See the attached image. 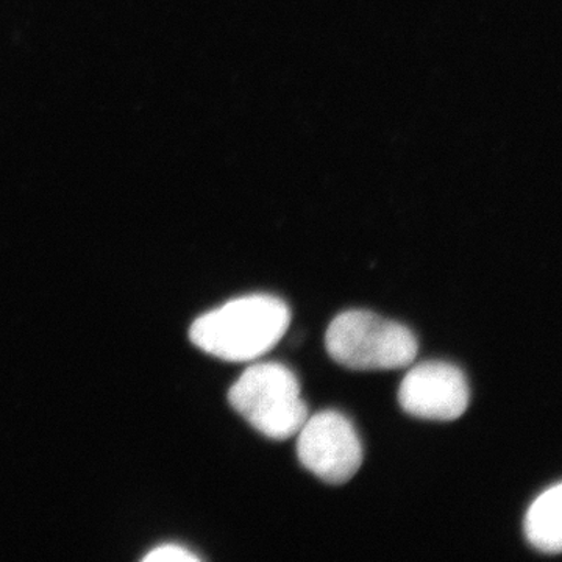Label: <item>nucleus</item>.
Wrapping results in <instances>:
<instances>
[{
    "label": "nucleus",
    "instance_id": "obj_3",
    "mask_svg": "<svg viewBox=\"0 0 562 562\" xmlns=\"http://www.w3.org/2000/svg\"><path fill=\"white\" fill-rule=\"evenodd\" d=\"M228 402L261 435L284 441L308 419L297 376L279 362L250 366L233 384Z\"/></svg>",
    "mask_w": 562,
    "mask_h": 562
},
{
    "label": "nucleus",
    "instance_id": "obj_7",
    "mask_svg": "<svg viewBox=\"0 0 562 562\" xmlns=\"http://www.w3.org/2000/svg\"><path fill=\"white\" fill-rule=\"evenodd\" d=\"M144 561L169 562V561H199V557L188 552L187 549L179 546H162L151 550L144 557Z\"/></svg>",
    "mask_w": 562,
    "mask_h": 562
},
{
    "label": "nucleus",
    "instance_id": "obj_2",
    "mask_svg": "<svg viewBox=\"0 0 562 562\" xmlns=\"http://www.w3.org/2000/svg\"><path fill=\"white\" fill-rule=\"evenodd\" d=\"M328 355L351 371H387L412 364L419 344L405 325L371 312L336 316L325 335Z\"/></svg>",
    "mask_w": 562,
    "mask_h": 562
},
{
    "label": "nucleus",
    "instance_id": "obj_1",
    "mask_svg": "<svg viewBox=\"0 0 562 562\" xmlns=\"http://www.w3.org/2000/svg\"><path fill=\"white\" fill-rule=\"evenodd\" d=\"M290 322V306L281 299L246 295L199 317L190 338L195 347L221 360L254 361L280 342Z\"/></svg>",
    "mask_w": 562,
    "mask_h": 562
},
{
    "label": "nucleus",
    "instance_id": "obj_6",
    "mask_svg": "<svg viewBox=\"0 0 562 562\" xmlns=\"http://www.w3.org/2000/svg\"><path fill=\"white\" fill-rule=\"evenodd\" d=\"M562 486L554 484L543 491L527 513L525 532L535 549L558 554L562 549Z\"/></svg>",
    "mask_w": 562,
    "mask_h": 562
},
{
    "label": "nucleus",
    "instance_id": "obj_4",
    "mask_svg": "<svg viewBox=\"0 0 562 562\" xmlns=\"http://www.w3.org/2000/svg\"><path fill=\"white\" fill-rule=\"evenodd\" d=\"M297 436L299 460L322 482L344 484L360 471V436L344 414H314L305 420Z\"/></svg>",
    "mask_w": 562,
    "mask_h": 562
},
{
    "label": "nucleus",
    "instance_id": "obj_5",
    "mask_svg": "<svg viewBox=\"0 0 562 562\" xmlns=\"http://www.w3.org/2000/svg\"><path fill=\"white\" fill-rule=\"evenodd\" d=\"M468 380L457 366L428 361L406 373L398 403L406 413L427 420H454L469 406Z\"/></svg>",
    "mask_w": 562,
    "mask_h": 562
}]
</instances>
